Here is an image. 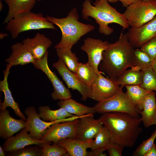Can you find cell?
<instances>
[{
    "label": "cell",
    "mask_w": 156,
    "mask_h": 156,
    "mask_svg": "<svg viewBox=\"0 0 156 156\" xmlns=\"http://www.w3.org/2000/svg\"><path fill=\"white\" fill-rule=\"evenodd\" d=\"M99 118L109 131L111 140L124 147L134 146L142 131L140 117L124 112L102 114Z\"/></svg>",
    "instance_id": "cell-1"
},
{
    "label": "cell",
    "mask_w": 156,
    "mask_h": 156,
    "mask_svg": "<svg viewBox=\"0 0 156 156\" xmlns=\"http://www.w3.org/2000/svg\"><path fill=\"white\" fill-rule=\"evenodd\" d=\"M134 48L129 41L127 33L121 34L114 43H109L103 54L99 66L108 78L116 81L118 77L129 68L135 65Z\"/></svg>",
    "instance_id": "cell-2"
},
{
    "label": "cell",
    "mask_w": 156,
    "mask_h": 156,
    "mask_svg": "<svg viewBox=\"0 0 156 156\" xmlns=\"http://www.w3.org/2000/svg\"><path fill=\"white\" fill-rule=\"evenodd\" d=\"M91 4L90 0H84L82 5V17L86 20L88 18H94L99 26V30L102 34L108 36L114 31L109 25L114 23L120 25L123 31L129 25L123 14L112 6L107 0H95Z\"/></svg>",
    "instance_id": "cell-3"
},
{
    "label": "cell",
    "mask_w": 156,
    "mask_h": 156,
    "mask_svg": "<svg viewBox=\"0 0 156 156\" xmlns=\"http://www.w3.org/2000/svg\"><path fill=\"white\" fill-rule=\"evenodd\" d=\"M46 18L47 21L57 26L62 32L61 39L55 45V49H72L82 36L95 28L92 25L79 21V15L75 8L72 9L65 18H58L48 15Z\"/></svg>",
    "instance_id": "cell-4"
},
{
    "label": "cell",
    "mask_w": 156,
    "mask_h": 156,
    "mask_svg": "<svg viewBox=\"0 0 156 156\" xmlns=\"http://www.w3.org/2000/svg\"><path fill=\"white\" fill-rule=\"evenodd\" d=\"M6 24V29L14 39L16 38L20 33L28 30L56 29L54 24L47 21L42 13L31 11L17 14Z\"/></svg>",
    "instance_id": "cell-5"
},
{
    "label": "cell",
    "mask_w": 156,
    "mask_h": 156,
    "mask_svg": "<svg viewBox=\"0 0 156 156\" xmlns=\"http://www.w3.org/2000/svg\"><path fill=\"white\" fill-rule=\"evenodd\" d=\"M122 86L114 95L98 102L94 107L95 113L99 114L111 112L126 113L136 117L139 116L140 110L131 101Z\"/></svg>",
    "instance_id": "cell-6"
},
{
    "label": "cell",
    "mask_w": 156,
    "mask_h": 156,
    "mask_svg": "<svg viewBox=\"0 0 156 156\" xmlns=\"http://www.w3.org/2000/svg\"><path fill=\"white\" fill-rule=\"evenodd\" d=\"M123 14L131 27L137 28L148 23L156 16V0H140L126 8Z\"/></svg>",
    "instance_id": "cell-7"
},
{
    "label": "cell",
    "mask_w": 156,
    "mask_h": 156,
    "mask_svg": "<svg viewBox=\"0 0 156 156\" xmlns=\"http://www.w3.org/2000/svg\"><path fill=\"white\" fill-rule=\"evenodd\" d=\"M27 116L25 121V128L34 138L40 140L44 131L53 124L73 120L79 119L80 116H74L65 118L57 120L51 122H46L40 119L35 107L33 106L27 107L24 111Z\"/></svg>",
    "instance_id": "cell-8"
},
{
    "label": "cell",
    "mask_w": 156,
    "mask_h": 156,
    "mask_svg": "<svg viewBox=\"0 0 156 156\" xmlns=\"http://www.w3.org/2000/svg\"><path fill=\"white\" fill-rule=\"evenodd\" d=\"M79 119L53 124L44 131L40 140L57 144L66 138H75Z\"/></svg>",
    "instance_id": "cell-9"
},
{
    "label": "cell",
    "mask_w": 156,
    "mask_h": 156,
    "mask_svg": "<svg viewBox=\"0 0 156 156\" xmlns=\"http://www.w3.org/2000/svg\"><path fill=\"white\" fill-rule=\"evenodd\" d=\"M48 54L49 52L40 59L36 60L33 64L36 68L43 72L52 83L54 89L51 94L53 99L62 100L71 98L72 95L69 89L49 68L48 62Z\"/></svg>",
    "instance_id": "cell-10"
},
{
    "label": "cell",
    "mask_w": 156,
    "mask_h": 156,
    "mask_svg": "<svg viewBox=\"0 0 156 156\" xmlns=\"http://www.w3.org/2000/svg\"><path fill=\"white\" fill-rule=\"evenodd\" d=\"M53 66L57 70L68 88L77 90L81 94V99L86 101L90 98L91 93V87L82 81L76 74L67 68L60 59L53 63Z\"/></svg>",
    "instance_id": "cell-11"
},
{
    "label": "cell",
    "mask_w": 156,
    "mask_h": 156,
    "mask_svg": "<svg viewBox=\"0 0 156 156\" xmlns=\"http://www.w3.org/2000/svg\"><path fill=\"white\" fill-rule=\"evenodd\" d=\"M121 87L116 81L106 78L101 74L91 86L90 98L98 102L102 101L113 96Z\"/></svg>",
    "instance_id": "cell-12"
},
{
    "label": "cell",
    "mask_w": 156,
    "mask_h": 156,
    "mask_svg": "<svg viewBox=\"0 0 156 156\" xmlns=\"http://www.w3.org/2000/svg\"><path fill=\"white\" fill-rule=\"evenodd\" d=\"M83 42L80 48L87 55V63L93 68L98 75L103 73L99 71L98 67L102 60L103 52L107 49L109 42L90 37L84 39Z\"/></svg>",
    "instance_id": "cell-13"
},
{
    "label": "cell",
    "mask_w": 156,
    "mask_h": 156,
    "mask_svg": "<svg viewBox=\"0 0 156 156\" xmlns=\"http://www.w3.org/2000/svg\"><path fill=\"white\" fill-rule=\"evenodd\" d=\"M129 41L134 48H140L156 36V16L151 20L138 27H131L127 32Z\"/></svg>",
    "instance_id": "cell-14"
},
{
    "label": "cell",
    "mask_w": 156,
    "mask_h": 156,
    "mask_svg": "<svg viewBox=\"0 0 156 156\" xmlns=\"http://www.w3.org/2000/svg\"><path fill=\"white\" fill-rule=\"evenodd\" d=\"M93 117L94 114H90L79 118L75 138L83 141L95 138L103 125L99 118Z\"/></svg>",
    "instance_id": "cell-15"
},
{
    "label": "cell",
    "mask_w": 156,
    "mask_h": 156,
    "mask_svg": "<svg viewBox=\"0 0 156 156\" xmlns=\"http://www.w3.org/2000/svg\"><path fill=\"white\" fill-rule=\"evenodd\" d=\"M22 42L36 60L40 59L47 53L52 42L45 35L39 32L32 38H27Z\"/></svg>",
    "instance_id": "cell-16"
},
{
    "label": "cell",
    "mask_w": 156,
    "mask_h": 156,
    "mask_svg": "<svg viewBox=\"0 0 156 156\" xmlns=\"http://www.w3.org/2000/svg\"><path fill=\"white\" fill-rule=\"evenodd\" d=\"M47 142H49L35 139L32 137L25 127L15 136H12L6 140L2 145V148L5 152H10L29 145H39Z\"/></svg>",
    "instance_id": "cell-17"
},
{
    "label": "cell",
    "mask_w": 156,
    "mask_h": 156,
    "mask_svg": "<svg viewBox=\"0 0 156 156\" xmlns=\"http://www.w3.org/2000/svg\"><path fill=\"white\" fill-rule=\"evenodd\" d=\"M25 127V121L17 120L11 116L8 110L0 111V137L6 140Z\"/></svg>",
    "instance_id": "cell-18"
},
{
    "label": "cell",
    "mask_w": 156,
    "mask_h": 156,
    "mask_svg": "<svg viewBox=\"0 0 156 156\" xmlns=\"http://www.w3.org/2000/svg\"><path fill=\"white\" fill-rule=\"evenodd\" d=\"M11 67L8 64H7L6 69L3 71L4 79L0 81V91L3 92L4 96L3 102L0 103V111L5 110L7 107H10L17 116L26 121L27 118L21 112L18 103L14 100L9 87L8 78Z\"/></svg>",
    "instance_id": "cell-19"
},
{
    "label": "cell",
    "mask_w": 156,
    "mask_h": 156,
    "mask_svg": "<svg viewBox=\"0 0 156 156\" xmlns=\"http://www.w3.org/2000/svg\"><path fill=\"white\" fill-rule=\"evenodd\" d=\"M12 52L5 62L11 67L33 64L35 59L22 42H18L11 46Z\"/></svg>",
    "instance_id": "cell-20"
},
{
    "label": "cell",
    "mask_w": 156,
    "mask_h": 156,
    "mask_svg": "<svg viewBox=\"0 0 156 156\" xmlns=\"http://www.w3.org/2000/svg\"><path fill=\"white\" fill-rule=\"evenodd\" d=\"M93 139L82 140L74 138H68L59 141L56 144L65 148L70 156H86L87 149L91 146Z\"/></svg>",
    "instance_id": "cell-21"
},
{
    "label": "cell",
    "mask_w": 156,
    "mask_h": 156,
    "mask_svg": "<svg viewBox=\"0 0 156 156\" xmlns=\"http://www.w3.org/2000/svg\"><path fill=\"white\" fill-rule=\"evenodd\" d=\"M155 95V92L151 91L146 96L143 103L142 109L139 112L142 122L146 127L156 125Z\"/></svg>",
    "instance_id": "cell-22"
},
{
    "label": "cell",
    "mask_w": 156,
    "mask_h": 156,
    "mask_svg": "<svg viewBox=\"0 0 156 156\" xmlns=\"http://www.w3.org/2000/svg\"><path fill=\"white\" fill-rule=\"evenodd\" d=\"M95 138L90 148L91 151L88 152L87 156H106L107 154L104 152L112 142L109 131L103 125Z\"/></svg>",
    "instance_id": "cell-23"
},
{
    "label": "cell",
    "mask_w": 156,
    "mask_h": 156,
    "mask_svg": "<svg viewBox=\"0 0 156 156\" xmlns=\"http://www.w3.org/2000/svg\"><path fill=\"white\" fill-rule=\"evenodd\" d=\"M7 4L8 11L3 22L6 24L17 14L26 12L31 11L36 0H4Z\"/></svg>",
    "instance_id": "cell-24"
},
{
    "label": "cell",
    "mask_w": 156,
    "mask_h": 156,
    "mask_svg": "<svg viewBox=\"0 0 156 156\" xmlns=\"http://www.w3.org/2000/svg\"><path fill=\"white\" fill-rule=\"evenodd\" d=\"M60 107L64 108L68 113L79 116L95 113L94 107H90L81 104L71 98L60 100L57 103Z\"/></svg>",
    "instance_id": "cell-25"
},
{
    "label": "cell",
    "mask_w": 156,
    "mask_h": 156,
    "mask_svg": "<svg viewBox=\"0 0 156 156\" xmlns=\"http://www.w3.org/2000/svg\"><path fill=\"white\" fill-rule=\"evenodd\" d=\"M38 111L40 118L43 121L48 122H53L75 116L68 113L62 107L53 110L46 105L40 106Z\"/></svg>",
    "instance_id": "cell-26"
},
{
    "label": "cell",
    "mask_w": 156,
    "mask_h": 156,
    "mask_svg": "<svg viewBox=\"0 0 156 156\" xmlns=\"http://www.w3.org/2000/svg\"><path fill=\"white\" fill-rule=\"evenodd\" d=\"M125 92L132 103L140 110L142 109L144 100L146 96L151 91L146 90L140 85H127Z\"/></svg>",
    "instance_id": "cell-27"
},
{
    "label": "cell",
    "mask_w": 156,
    "mask_h": 156,
    "mask_svg": "<svg viewBox=\"0 0 156 156\" xmlns=\"http://www.w3.org/2000/svg\"><path fill=\"white\" fill-rule=\"evenodd\" d=\"M75 73L82 81L90 87L98 75L93 68L87 62L79 63Z\"/></svg>",
    "instance_id": "cell-28"
},
{
    "label": "cell",
    "mask_w": 156,
    "mask_h": 156,
    "mask_svg": "<svg viewBox=\"0 0 156 156\" xmlns=\"http://www.w3.org/2000/svg\"><path fill=\"white\" fill-rule=\"evenodd\" d=\"M55 49L59 58L63 61L69 70L75 73L79 62L76 54L72 52L71 49Z\"/></svg>",
    "instance_id": "cell-29"
},
{
    "label": "cell",
    "mask_w": 156,
    "mask_h": 156,
    "mask_svg": "<svg viewBox=\"0 0 156 156\" xmlns=\"http://www.w3.org/2000/svg\"><path fill=\"white\" fill-rule=\"evenodd\" d=\"M142 72L126 70L120 75L116 81L122 87L127 85H140L142 81Z\"/></svg>",
    "instance_id": "cell-30"
},
{
    "label": "cell",
    "mask_w": 156,
    "mask_h": 156,
    "mask_svg": "<svg viewBox=\"0 0 156 156\" xmlns=\"http://www.w3.org/2000/svg\"><path fill=\"white\" fill-rule=\"evenodd\" d=\"M135 65L131 69L141 71L142 69L151 67L153 60L140 48H136L134 51Z\"/></svg>",
    "instance_id": "cell-31"
},
{
    "label": "cell",
    "mask_w": 156,
    "mask_h": 156,
    "mask_svg": "<svg viewBox=\"0 0 156 156\" xmlns=\"http://www.w3.org/2000/svg\"><path fill=\"white\" fill-rule=\"evenodd\" d=\"M142 81L140 86L150 91H156V73L151 67L145 68L141 70Z\"/></svg>",
    "instance_id": "cell-32"
},
{
    "label": "cell",
    "mask_w": 156,
    "mask_h": 156,
    "mask_svg": "<svg viewBox=\"0 0 156 156\" xmlns=\"http://www.w3.org/2000/svg\"><path fill=\"white\" fill-rule=\"evenodd\" d=\"M51 142H47L38 145L42 152V156H70L64 148L54 144L51 145Z\"/></svg>",
    "instance_id": "cell-33"
},
{
    "label": "cell",
    "mask_w": 156,
    "mask_h": 156,
    "mask_svg": "<svg viewBox=\"0 0 156 156\" xmlns=\"http://www.w3.org/2000/svg\"><path fill=\"white\" fill-rule=\"evenodd\" d=\"M30 145L12 152H8V156H42V152L38 145Z\"/></svg>",
    "instance_id": "cell-34"
},
{
    "label": "cell",
    "mask_w": 156,
    "mask_h": 156,
    "mask_svg": "<svg viewBox=\"0 0 156 156\" xmlns=\"http://www.w3.org/2000/svg\"><path fill=\"white\" fill-rule=\"evenodd\" d=\"M156 138V128L151 137L142 142L137 147L133 153L134 156H144L154 144Z\"/></svg>",
    "instance_id": "cell-35"
},
{
    "label": "cell",
    "mask_w": 156,
    "mask_h": 156,
    "mask_svg": "<svg viewBox=\"0 0 156 156\" xmlns=\"http://www.w3.org/2000/svg\"><path fill=\"white\" fill-rule=\"evenodd\" d=\"M140 48L153 60L156 56V36L147 42Z\"/></svg>",
    "instance_id": "cell-36"
},
{
    "label": "cell",
    "mask_w": 156,
    "mask_h": 156,
    "mask_svg": "<svg viewBox=\"0 0 156 156\" xmlns=\"http://www.w3.org/2000/svg\"><path fill=\"white\" fill-rule=\"evenodd\" d=\"M124 148L121 145L111 142L107 150L110 156H121Z\"/></svg>",
    "instance_id": "cell-37"
},
{
    "label": "cell",
    "mask_w": 156,
    "mask_h": 156,
    "mask_svg": "<svg viewBox=\"0 0 156 156\" xmlns=\"http://www.w3.org/2000/svg\"><path fill=\"white\" fill-rule=\"evenodd\" d=\"M140 0H107L109 3H115L118 1H120L122 6L126 8Z\"/></svg>",
    "instance_id": "cell-38"
},
{
    "label": "cell",
    "mask_w": 156,
    "mask_h": 156,
    "mask_svg": "<svg viewBox=\"0 0 156 156\" xmlns=\"http://www.w3.org/2000/svg\"><path fill=\"white\" fill-rule=\"evenodd\" d=\"M144 156H156V146L155 143L146 152Z\"/></svg>",
    "instance_id": "cell-39"
},
{
    "label": "cell",
    "mask_w": 156,
    "mask_h": 156,
    "mask_svg": "<svg viewBox=\"0 0 156 156\" xmlns=\"http://www.w3.org/2000/svg\"><path fill=\"white\" fill-rule=\"evenodd\" d=\"M151 67L155 72L156 73V56L153 60Z\"/></svg>",
    "instance_id": "cell-40"
},
{
    "label": "cell",
    "mask_w": 156,
    "mask_h": 156,
    "mask_svg": "<svg viewBox=\"0 0 156 156\" xmlns=\"http://www.w3.org/2000/svg\"><path fill=\"white\" fill-rule=\"evenodd\" d=\"M8 36L7 33L1 32L0 33V39L2 40Z\"/></svg>",
    "instance_id": "cell-41"
},
{
    "label": "cell",
    "mask_w": 156,
    "mask_h": 156,
    "mask_svg": "<svg viewBox=\"0 0 156 156\" xmlns=\"http://www.w3.org/2000/svg\"><path fill=\"white\" fill-rule=\"evenodd\" d=\"M5 151L3 150V148H2L1 146H0V156H5Z\"/></svg>",
    "instance_id": "cell-42"
},
{
    "label": "cell",
    "mask_w": 156,
    "mask_h": 156,
    "mask_svg": "<svg viewBox=\"0 0 156 156\" xmlns=\"http://www.w3.org/2000/svg\"><path fill=\"white\" fill-rule=\"evenodd\" d=\"M3 7V5L2 3L1 2V1L0 0V10L1 11Z\"/></svg>",
    "instance_id": "cell-43"
},
{
    "label": "cell",
    "mask_w": 156,
    "mask_h": 156,
    "mask_svg": "<svg viewBox=\"0 0 156 156\" xmlns=\"http://www.w3.org/2000/svg\"><path fill=\"white\" fill-rule=\"evenodd\" d=\"M142 0L144 1H148L151 0Z\"/></svg>",
    "instance_id": "cell-44"
},
{
    "label": "cell",
    "mask_w": 156,
    "mask_h": 156,
    "mask_svg": "<svg viewBox=\"0 0 156 156\" xmlns=\"http://www.w3.org/2000/svg\"><path fill=\"white\" fill-rule=\"evenodd\" d=\"M42 0H36L37 1H41Z\"/></svg>",
    "instance_id": "cell-45"
}]
</instances>
